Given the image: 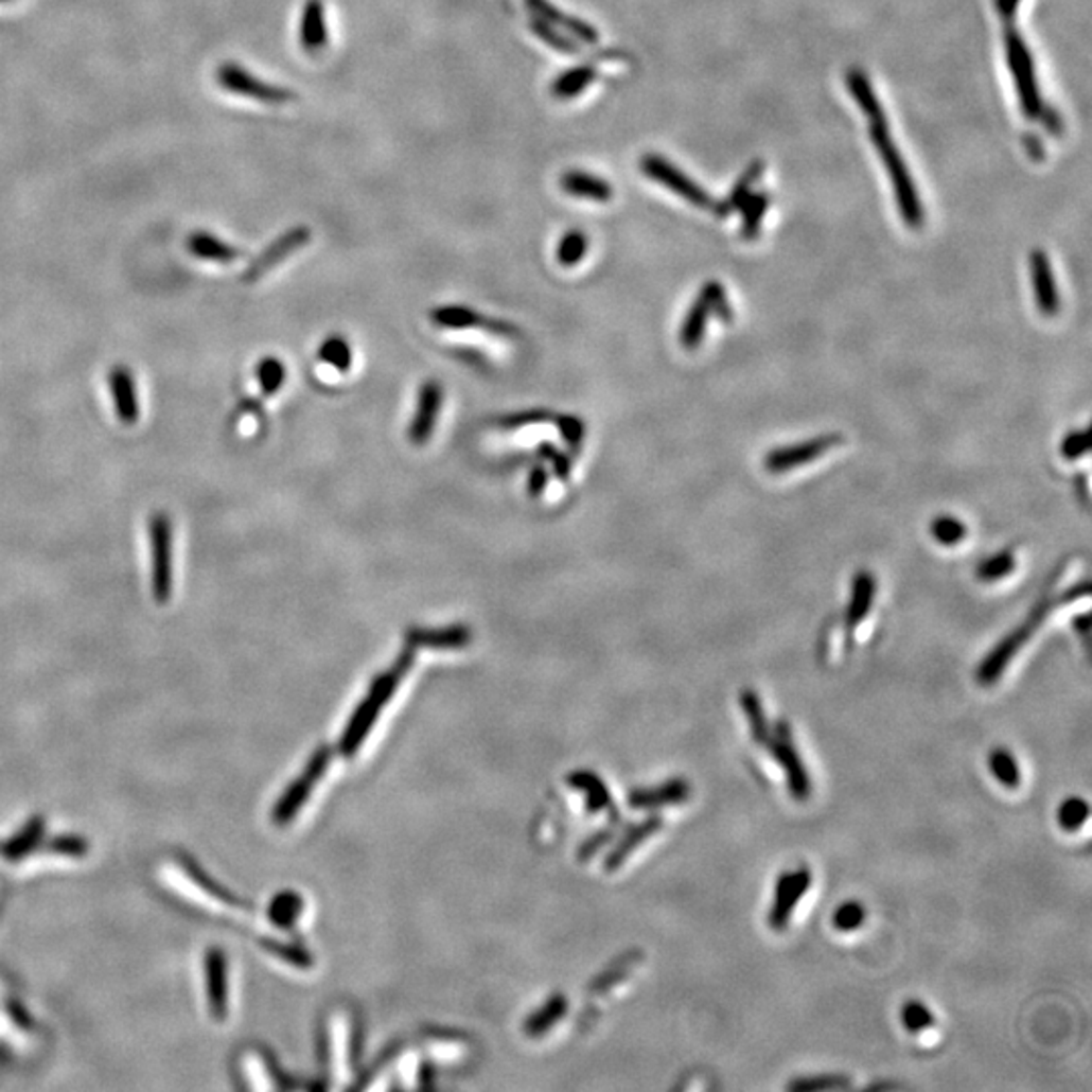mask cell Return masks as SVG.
<instances>
[{"label":"cell","instance_id":"44dd1931","mask_svg":"<svg viewBox=\"0 0 1092 1092\" xmlns=\"http://www.w3.org/2000/svg\"><path fill=\"white\" fill-rule=\"evenodd\" d=\"M191 256L205 262L231 263L243 256L240 247H233L227 241L218 240L209 231H193L187 240Z\"/></svg>","mask_w":1092,"mask_h":1092},{"label":"cell","instance_id":"db71d44e","mask_svg":"<svg viewBox=\"0 0 1092 1092\" xmlns=\"http://www.w3.org/2000/svg\"><path fill=\"white\" fill-rule=\"evenodd\" d=\"M1018 2H1020V0H996V4H998V13L1002 15V19H1004L1005 22L1014 21L1016 11H1018Z\"/></svg>","mask_w":1092,"mask_h":1092},{"label":"cell","instance_id":"52a82bcc","mask_svg":"<svg viewBox=\"0 0 1092 1092\" xmlns=\"http://www.w3.org/2000/svg\"><path fill=\"white\" fill-rule=\"evenodd\" d=\"M217 82L231 93L251 98L263 104H285V102H292L298 98L292 89L267 84L237 64H223L218 67Z\"/></svg>","mask_w":1092,"mask_h":1092},{"label":"cell","instance_id":"f1b7e54d","mask_svg":"<svg viewBox=\"0 0 1092 1092\" xmlns=\"http://www.w3.org/2000/svg\"><path fill=\"white\" fill-rule=\"evenodd\" d=\"M989 771L1007 789H1018L1022 783L1020 764L1004 746H998L989 753Z\"/></svg>","mask_w":1092,"mask_h":1092},{"label":"cell","instance_id":"f5cc1de1","mask_svg":"<svg viewBox=\"0 0 1092 1092\" xmlns=\"http://www.w3.org/2000/svg\"><path fill=\"white\" fill-rule=\"evenodd\" d=\"M610 840H612V831H601V835H599V838L591 840V842H587V844L583 846V852H581V858H583V860H585V858H589V853L591 856H593V853L597 852V848H599V846L607 844Z\"/></svg>","mask_w":1092,"mask_h":1092},{"label":"cell","instance_id":"7dc6e473","mask_svg":"<svg viewBox=\"0 0 1092 1092\" xmlns=\"http://www.w3.org/2000/svg\"><path fill=\"white\" fill-rule=\"evenodd\" d=\"M550 419L552 416L548 411H523V413H512V416L498 419V427L504 431H514V429H523L525 425H534V423L550 421Z\"/></svg>","mask_w":1092,"mask_h":1092},{"label":"cell","instance_id":"836d02e7","mask_svg":"<svg viewBox=\"0 0 1092 1092\" xmlns=\"http://www.w3.org/2000/svg\"><path fill=\"white\" fill-rule=\"evenodd\" d=\"M258 381H260V389L265 397L278 393L285 383V367L282 365V360L276 356L262 358L260 367H258Z\"/></svg>","mask_w":1092,"mask_h":1092},{"label":"cell","instance_id":"9c48e42d","mask_svg":"<svg viewBox=\"0 0 1092 1092\" xmlns=\"http://www.w3.org/2000/svg\"><path fill=\"white\" fill-rule=\"evenodd\" d=\"M842 441H844V437L840 434H826V436L811 437L802 443H793L787 447H777L764 456V470L771 474H786L795 468L808 465L813 459L826 456Z\"/></svg>","mask_w":1092,"mask_h":1092},{"label":"cell","instance_id":"4316f807","mask_svg":"<svg viewBox=\"0 0 1092 1092\" xmlns=\"http://www.w3.org/2000/svg\"><path fill=\"white\" fill-rule=\"evenodd\" d=\"M741 706H743L744 719H746V724H748L751 741L764 746L767 741H769V737H771L773 726L769 724L767 717H764L763 702L759 699V694L755 690L746 688V690L741 692Z\"/></svg>","mask_w":1092,"mask_h":1092},{"label":"cell","instance_id":"bcb514c9","mask_svg":"<svg viewBox=\"0 0 1092 1092\" xmlns=\"http://www.w3.org/2000/svg\"><path fill=\"white\" fill-rule=\"evenodd\" d=\"M539 456L552 463V472H554V476L559 480H567L568 474H570V459H568L567 454L559 452L557 445L546 441V443L539 445Z\"/></svg>","mask_w":1092,"mask_h":1092},{"label":"cell","instance_id":"74e56055","mask_svg":"<svg viewBox=\"0 0 1092 1092\" xmlns=\"http://www.w3.org/2000/svg\"><path fill=\"white\" fill-rule=\"evenodd\" d=\"M931 532L939 545L957 546L962 545V541L967 536V526L959 518L945 514L933 521Z\"/></svg>","mask_w":1092,"mask_h":1092},{"label":"cell","instance_id":"4dcf8cb0","mask_svg":"<svg viewBox=\"0 0 1092 1092\" xmlns=\"http://www.w3.org/2000/svg\"><path fill=\"white\" fill-rule=\"evenodd\" d=\"M1016 568V554L1014 550H1002L989 559H985L980 567L975 568L977 579L983 583H996L1002 581Z\"/></svg>","mask_w":1092,"mask_h":1092},{"label":"cell","instance_id":"ee69618b","mask_svg":"<svg viewBox=\"0 0 1092 1092\" xmlns=\"http://www.w3.org/2000/svg\"><path fill=\"white\" fill-rule=\"evenodd\" d=\"M864 920H866V911H864V906H862L860 902H853V900L852 902L842 904V906L835 911V915H833V924H835V929H838V931H842V933L856 931L858 927H862V922H864Z\"/></svg>","mask_w":1092,"mask_h":1092},{"label":"cell","instance_id":"7402d4cb","mask_svg":"<svg viewBox=\"0 0 1092 1092\" xmlns=\"http://www.w3.org/2000/svg\"><path fill=\"white\" fill-rule=\"evenodd\" d=\"M525 2L536 17H541L543 21L550 22L554 27L557 24L565 27L570 33H575L583 43L595 45L599 41V33L591 27L589 22L581 21L577 17H570V15L561 13L548 0H525Z\"/></svg>","mask_w":1092,"mask_h":1092},{"label":"cell","instance_id":"ffe728a7","mask_svg":"<svg viewBox=\"0 0 1092 1092\" xmlns=\"http://www.w3.org/2000/svg\"><path fill=\"white\" fill-rule=\"evenodd\" d=\"M874 597H876V579L870 570H858L853 577L852 597L848 603L846 613V632L848 641L852 639L853 630L860 626V621L873 610Z\"/></svg>","mask_w":1092,"mask_h":1092},{"label":"cell","instance_id":"ba28073f","mask_svg":"<svg viewBox=\"0 0 1092 1092\" xmlns=\"http://www.w3.org/2000/svg\"><path fill=\"white\" fill-rule=\"evenodd\" d=\"M641 171H644V175L650 176L652 180L662 182L666 189L676 193L677 197L686 198L694 207H700V209H717L715 198L710 197L704 189H700L699 184L690 176L684 175L676 164L668 162L666 158H662L657 154L644 156L641 158Z\"/></svg>","mask_w":1092,"mask_h":1092},{"label":"cell","instance_id":"d590c367","mask_svg":"<svg viewBox=\"0 0 1092 1092\" xmlns=\"http://www.w3.org/2000/svg\"><path fill=\"white\" fill-rule=\"evenodd\" d=\"M567 1011V1002L563 998H552L548 1004L545 1005V1009H541L539 1014H534L528 1022H526V1032L530 1036H541L545 1034L548 1027L552 1026L554 1022H559Z\"/></svg>","mask_w":1092,"mask_h":1092},{"label":"cell","instance_id":"c3c4849f","mask_svg":"<svg viewBox=\"0 0 1092 1092\" xmlns=\"http://www.w3.org/2000/svg\"><path fill=\"white\" fill-rule=\"evenodd\" d=\"M302 902L296 895L278 896V900L271 906V918L278 924H292V920L298 915Z\"/></svg>","mask_w":1092,"mask_h":1092},{"label":"cell","instance_id":"8992f818","mask_svg":"<svg viewBox=\"0 0 1092 1092\" xmlns=\"http://www.w3.org/2000/svg\"><path fill=\"white\" fill-rule=\"evenodd\" d=\"M764 748H769L771 757L783 769L789 793L797 802L809 799V795H811V779H809L808 769H806V764L802 761L799 751H797L795 741H793L791 724L787 721L777 722L773 726V730H771V737H769V741L764 744Z\"/></svg>","mask_w":1092,"mask_h":1092},{"label":"cell","instance_id":"277c9868","mask_svg":"<svg viewBox=\"0 0 1092 1092\" xmlns=\"http://www.w3.org/2000/svg\"><path fill=\"white\" fill-rule=\"evenodd\" d=\"M173 523L164 512H156L148 521L151 541V563H153V597L156 603L164 605L173 599L175 589V546H173Z\"/></svg>","mask_w":1092,"mask_h":1092},{"label":"cell","instance_id":"ac0fdd59","mask_svg":"<svg viewBox=\"0 0 1092 1092\" xmlns=\"http://www.w3.org/2000/svg\"><path fill=\"white\" fill-rule=\"evenodd\" d=\"M690 797V783L684 779H672L662 786L650 789H637L630 795V806L634 809H657L666 806H677Z\"/></svg>","mask_w":1092,"mask_h":1092},{"label":"cell","instance_id":"4fadbf2b","mask_svg":"<svg viewBox=\"0 0 1092 1092\" xmlns=\"http://www.w3.org/2000/svg\"><path fill=\"white\" fill-rule=\"evenodd\" d=\"M328 761H330V751H328V748L318 751V753L312 757V761L307 764L304 777H302V779H298L294 786L289 787V791L285 793L284 797H282V802L278 804L276 813H274L278 824H287V822L298 813V809L304 806V802H306V797L310 795V791H312V786L322 777V773H324V769H327Z\"/></svg>","mask_w":1092,"mask_h":1092},{"label":"cell","instance_id":"e575fe53","mask_svg":"<svg viewBox=\"0 0 1092 1092\" xmlns=\"http://www.w3.org/2000/svg\"><path fill=\"white\" fill-rule=\"evenodd\" d=\"M320 358L336 371L347 372L352 367V350L340 336H330L320 347Z\"/></svg>","mask_w":1092,"mask_h":1092},{"label":"cell","instance_id":"8d00e7d4","mask_svg":"<svg viewBox=\"0 0 1092 1092\" xmlns=\"http://www.w3.org/2000/svg\"><path fill=\"white\" fill-rule=\"evenodd\" d=\"M585 253H587V237L579 229H573V231L565 233V237L561 240L559 247H557V260L565 267L577 265L585 258Z\"/></svg>","mask_w":1092,"mask_h":1092},{"label":"cell","instance_id":"484cf974","mask_svg":"<svg viewBox=\"0 0 1092 1092\" xmlns=\"http://www.w3.org/2000/svg\"><path fill=\"white\" fill-rule=\"evenodd\" d=\"M846 84L850 88V93L856 100V104L860 106V109L866 113V118L870 122H878V120H886L884 116V109L880 106L878 98H876V91H874L870 80L864 75V71L860 69H848L846 73Z\"/></svg>","mask_w":1092,"mask_h":1092},{"label":"cell","instance_id":"7c38bea8","mask_svg":"<svg viewBox=\"0 0 1092 1092\" xmlns=\"http://www.w3.org/2000/svg\"><path fill=\"white\" fill-rule=\"evenodd\" d=\"M722 287L719 282H710V284L704 285L700 289L699 298L694 300L692 307L688 310L682 328H680V342L686 350L699 349L702 338H704V330L708 327V320L712 316V310H715V300L719 298Z\"/></svg>","mask_w":1092,"mask_h":1092},{"label":"cell","instance_id":"9a60e30c","mask_svg":"<svg viewBox=\"0 0 1092 1092\" xmlns=\"http://www.w3.org/2000/svg\"><path fill=\"white\" fill-rule=\"evenodd\" d=\"M441 401H443V391H441L439 383L429 381V383H425L421 387L419 401H417L416 417H413V421L409 425V439L416 445H423L425 441H429L431 436H434L437 417H439V409H441Z\"/></svg>","mask_w":1092,"mask_h":1092},{"label":"cell","instance_id":"d4e9b609","mask_svg":"<svg viewBox=\"0 0 1092 1092\" xmlns=\"http://www.w3.org/2000/svg\"><path fill=\"white\" fill-rule=\"evenodd\" d=\"M659 828H662V820H659V817H648L646 822H641V824H637L634 828H630L628 833L623 835V840H621V842L615 846V850L610 853V858H607V862H605V864H607L605 868H607L610 873H612V870H617V868H619V866L630 858V853L634 852L635 848H637L639 844H644L648 838H652L655 831L659 830Z\"/></svg>","mask_w":1092,"mask_h":1092},{"label":"cell","instance_id":"5b68a950","mask_svg":"<svg viewBox=\"0 0 1092 1092\" xmlns=\"http://www.w3.org/2000/svg\"><path fill=\"white\" fill-rule=\"evenodd\" d=\"M1011 24L1014 22H1005V55H1007V66H1009L1011 73H1014V80H1016V86H1018V95H1020V104H1022L1024 113H1026L1027 118H1038L1044 111V104H1042V98H1040V91H1038L1034 61H1032L1029 49H1027L1026 43L1022 41V37L1016 33V29Z\"/></svg>","mask_w":1092,"mask_h":1092},{"label":"cell","instance_id":"cb8c5ba5","mask_svg":"<svg viewBox=\"0 0 1092 1092\" xmlns=\"http://www.w3.org/2000/svg\"><path fill=\"white\" fill-rule=\"evenodd\" d=\"M563 191L573 197L591 198L597 202H605L613 197L612 184L599 176L581 173V171H568L561 178Z\"/></svg>","mask_w":1092,"mask_h":1092},{"label":"cell","instance_id":"6da1fadb","mask_svg":"<svg viewBox=\"0 0 1092 1092\" xmlns=\"http://www.w3.org/2000/svg\"><path fill=\"white\" fill-rule=\"evenodd\" d=\"M416 662V652H413V646H407L403 650V654L399 655V659L394 662L393 668L387 670L383 676L376 677L372 682L371 692L369 697L360 702V706L356 708L352 721H350L349 728L342 737V753L352 757L354 751L360 746V743L367 739L369 730L372 728V724L376 721L378 712L383 710V706L389 702V699L393 697L399 682L403 680V676L409 672V668L413 666Z\"/></svg>","mask_w":1092,"mask_h":1092},{"label":"cell","instance_id":"2e32d148","mask_svg":"<svg viewBox=\"0 0 1092 1092\" xmlns=\"http://www.w3.org/2000/svg\"><path fill=\"white\" fill-rule=\"evenodd\" d=\"M109 391L113 397V407H116V416L126 423V425H134L138 419H140V403H138V394H136V385H134V376L126 367H113L109 371Z\"/></svg>","mask_w":1092,"mask_h":1092},{"label":"cell","instance_id":"60d3db41","mask_svg":"<svg viewBox=\"0 0 1092 1092\" xmlns=\"http://www.w3.org/2000/svg\"><path fill=\"white\" fill-rule=\"evenodd\" d=\"M1089 820V804L1080 797H1069L1058 808V824L1067 831L1080 830Z\"/></svg>","mask_w":1092,"mask_h":1092},{"label":"cell","instance_id":"d6a6232c","mask_svg":"<svg viewBox=\"0 0 1092 1092\" xmlns=\"http://www.w3.org/2000/svg\"><path fill=\"white\" fill-rule=\"evenodd\" d=\"M761 173H763V164H761V162L751 164V166L746 169V173L741 176V180L735 184V189H733L730 197L726 198L722 205H717V209H715V211H717L719 215H728L733 209H737L739 205H743L746 197H748V191H751L753 182H757V178L761 176Z\"/></svg>","mask_w":1092,"mask_h":1092},{"label":"cell","instance_id":"7bdbcfd3","mask_svg":"<svg viewBox=\"0 0 1092 1092\" xmlns=\"http://www.w3.org/2000/svg\"><path fill=\"white\" fill-rule=\"evenodd\" d=\"M570 781L581 789H587L589 791V808L593 811H599V809L607 808L610 806V793L607 789L603 787V783L595 777V775H587V773H577L570 777Z\"/></svg>","mask_w":1092,"mask_h":1092},{"label":"cell","instance_id":"8fae6325","mask_svg":"<svg viewBox=\"0 0 1092 1092\" xmlns=\"http://www.w3.org/2000/svg\"><path fill=\"white\" fill-rule=\"evenodd\" d=\"M310 237H312V233H310L307 227H294V229L285 231L284 235H280L271 245H267L262 253L251 262V265L247 267V271L243 274V282L251 284V282L260 280L269 269H274L278 263L284 262L294 251L304 247Z\"/></svg>","mask_w":1092,"mask_h":1092},{"label":"cell","instance_id":"5bb4252c","mask_svg":"<svg viewBox=\"0 0 1092 1092\" xmlns=\"http://www.w3.org/2000/svg\"><path fill=\"white\" fill-rule=\"evenodd\" d=\"M1029 267H1032V282H1034V296L1036 306L1044 316H1056L1060 310V294L1054 282L1052 265L1049 256L1042 249H1034L1029 256Z\"/></svg>","mask_w":1092,"mask_h":1092},{"label":"cell","instance_id":"b9f144b4","mask_svg":"<svg viewBox=\"0 0 1092 1092\" xmlns=\"http://www.w3.org/2000/svg\"><path fill=\"white\" fill-rule=\"evenodd\" d=\"M744 207V223H743V235L746 240L755 237L757 231H759V225H761V218H763L764 211L769 207V198L767 195H755V197H746L743 202Z\"/></svg>","mask_w":1092,"mask_h":1092},{"label":"cell","instance_id":"816d5d0a","mask_svg":"<svg viewBox=\"0 0 1092 1092\" xmlns=\"http://www.w3.org/2000/svg\"><path fill=\"white\" fill-rule=\"evenodd\" d=\"M1087 595H1089V581H1082V583H1078V585H1074V587L1067 591L1062 597H1058V601L1060 603H1072V601H1076L1080 597H1087Z\"/></svg>","mask_w":1092,"mask_h":1092},{"label":"cell","instance_id":"f6af8a7d","mask_svg":"<svg viewBox=\"0 0 1092 1092\" xmlns=\"http://www.w3.org/2000/svg\"><path fill=\"white\" fill-rule=\"evenodd\" d=\"M557 425H559L561 436L567 441L568 450L573 454H579L581 445H583V439H585V423L579 417L559 416L557 417Z\"/></svg>","mask_w":1092,"mask_h":1092},{"label":"cell","instance_id":"f907efd6","mask_svg":"<svg viewBox=\"0 0 1092 1092\" xmlns=\"http://www.w3.org/2000/svg\"><path fill=\"white\" fill-rule=\"evenodd\" d=\"M546 483H548V472H546L545 465H534L530 472V478H528V494L532 498H539L543 494Z\"/></svg>","mask_w":1092,"mask_h":1092},{"label":"cell","instance_id":"f35d334b","mask_svg":"<svg viewBox=\"0 0 1092 1092\" xmlns=\"http://www.w3.org/2000/svg\"><path fill=\"white\" fill-rule=\"evenodd\" d=\"M530 29H532V33H534L539 39H543L548 47H552V49H557V51H561V53H579V45L567 39L565 35H561V33L557 31V27H554V24L543 21L541 17H532V19H530Z\"/></svg>","mask_w":1092,"mask_h":1092},{"label":"cell","instance_id":"d6986e66","mask_svg":"<svg viewBox=\"0 0 1092 1092\" xmlns=\"http://www.w3.org/2000/svg\"><path fill=\"white\" fill-rule=\"evenodd\" d=\"M407 639H409V646H413V648L456 650V648H465L472 641V630L468 626H450V628H437V630L416 628L407 634Z\"/></svg>","mask_w":1092,"mask_h":1092},{"label":"cell","instance_id":"ab89813d","mask_svg":"<svg viewBox=\"0 0 1092 1092\" xmlns=\"http://www.w3.org/2000/svg\"><path fill=\"white\" fill-rule=\"evenodd\" d=\"M900 1018H902V1024H904L909 1034H920V1032H927L929 1027L935 1026L933 1011L922 1002H917V1000L904 1004Z\"/></svg>","mask_w":1092,"mask_h":1092},{"label":"cell","instance_id":"f546056e","mask_svg":"<svg viewBox=\"0 0 1092 1092\" xmlns=\"http://www.w3.org/2000/svg\"><path fill=\"white\" fill-rule=\"evenodd\" d=\"M209 993H211V1007L215 1016H225V959L223 953L213 951L209 955Z\"/></svg>","mask_w":1092,"mask_h":1092},{"label":"cell","instance_id":"681fc988","mask_svg":"<svg viewBox=\"0 0 1092 1092\" xmlns=\"http://www.w3.org/2000/svg\"><path fill=\"white\" fill-rule=\"evenodd\" d=\"M1089 454V431L1076 429L1062 441V456L1067 459H1078Z\"/></svg>","mask_w":1092,"mask_h":1092},{"label":"cell","instance_id":"83f0119b","mask_svg":"<svg viewBox=\"0 0 1092 1092\" xmlns=\"http://www.w3.org/2000/svg\"><path fill=\"white\" fill-rule=\"evenodd\" d=\"M595 77H597V71L593 67H573L552 82V95L561 98V100L577 98L579 93L585 91Z\"/></svg>","mask_w":1092,"mask_h":1092},{"label":"cell","instance_id":"30bf717a","mask_svg":"<svg viewBox=\"0 0 1092 1092\" xmlns=\"http://www.w3.org/2000/svg\"><path fill=\"white\" fill-rule=\"evenodd\" d=\"M809 886H811V873L808 868H797V870L779 876L777 886H775V900L769 911V924L775 931L787 929L795 906L799 904V900L804 896L808 895Z\"/></svg>","mask_w":1092,"mask_h":1092},{"label":"cell","instance_id":"7a4b0ae2","mask_svg":"<svg viewBox=\"0 0 1092 1092\" xmlns=\"http://www.w3.org/2000/svg\"><path fill=\"white\" fill-rule=\"evenodd\" d=\"M870 136H873V144L876 146L878 154H880L891 180H893L896 198H898V207H900V213H902L904 223L909 227H913V229H918L922 225V218H924L922 205H920L915 182H913V178L909 175V169H906L902 156L898 153V148H896L895 142L891 138L886 120L870 122Z\"/></svg>","mask_w":1092,"mask_h":1092},{"label":"cell","instance_id":"1f68e13d","mask_svg":"<svg viewBox=\"0 0 1092 1092\" xmlns=\"http://www.w3.org/2000/svg\"><path fill=\"white\" fill-rule=\"evenodd\" d=\"M852 1082L846 1074H820V1076H806L797 1078L789 1085V1089L795 1092H817V1091H842L848 1089Z\"/></svg>","mask_w":1092,"mask_h":1092},{"label":"cell","instance_id":"3957f363","mask_svg":"<svg viewBox=\"0 0 1092 1092\" xmlns=\"http://www.w3.org/2000/svg\"><path fill=\"white\" fill-rule=\"evenodd\" d=\"M1052 607H1054V601L1050 597H1044L1032 610L1029 617H1026L1014 632L1005 635L1004 639L989 654L985 655V659L977 666V672H975V677H977L980 684L991 686V684H996L1000 677L1004 676L1005 668L1009 666V662L1026 646L1027 641L1032 639V635L1038 632V628L1044 623V619L1049 617Z\"/></svg>","mask_w":1092,"mask_h":1092},{"label":"cell","instance_id":"e0dca14e","mask_svg":"<svg viewBox=\"0 0 1092 1092\" xmlns=\"http://www.w3.org/2000/svg\"><path fill=\"white\" fill-rule=\"evenodd\" d=\"M431 320L437 327L450 328V330H465V328H488L492 334H500L504 338L512 336V327L504 322H488L480 312L465 306H441L431 312Z\"/></svg>","mask_w":1092,"mask_h":1092},{"label":"cell","instance_id":"603a6c76","mask_svg":"<svg viewBox=\"0 0 1092 1092\" xmlns=\"http://www.w3.org/2000/svg\"><path fill=\"white\" fill-rule=\"evenodd\" d=\"M300 41L307 53H316L327 47L328 31L322 0H307L304 13H302Z\"/></svg>","mask_w":1092,"mask_h":1092},{"label":"cell","instance_id":"11a10c76","mask_svg":"<svg viewBox=\"0 0 1092 1092\" xmlns=\"http://www.w3.org/2000/svg\"><path fill=\"white\" fill-rule=\"evenodd\" d=\"M0 2H8V0H0Z\"/></svg>","mask_w":1092,"mask_h":1092}]
</instances>
